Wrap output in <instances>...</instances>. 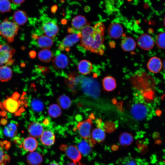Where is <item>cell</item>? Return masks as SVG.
<instances>
[{"label":"cell","instance_id":"cell-3","mask_svg":"<svg viewBox=\"0 0 165 165\" xmlns=\"http://www.w3.org/2000/svg\"><path fill=\"white\" fill-rule=\"evenodd\" d=\"M19 27L14 22L5 18L0 24V35L9 42H13L17 35Z\"/></svg>","mask_w":165,"mask_h":165},{"label":"cell","instance_id":"cell-30","mask_svg":"<svg viewBox=\"0 0 165 165\" xmlns=\"http://www.w3.org/2000/svg\"><path fill=\"white\" fill-rule=\"evenodd\" d=\"M38 57L41 61L45 63H49L53 57L51 52L48 49H43L38 53Z\"/></svg>","mask_w":165,"mask_h":165},{"label":"cell","instance_id":"cell-46","mask_svg":"<svg viewBox=\"0 0 165 165\" xmlns=\"http://www.w3.org/2000/svg\"><path fill=\"white\" fill-rule=\"evenodd\" d=\"M78 163L79 165H83V164H82V163H80V162Z\"/></svg>","mask_w":165,"mask_h":165},{"label":"cell","instance_id":"cell-11","mask_svg":"<svg viewBox=\"0 0 165 165\" xmlns=\"http://www.w3.org/2000/svg\"><path fill=\"white\" fill-rule=\"evenodd\" d=\"M107 31L109 36L111 38L116 39L119 38L122 36L123 30L121 24L118 23L114 22L109 25Z\"/></svg>","mask_w":165,"mask_h":165},{"label":"cell","instance_id":"cell-2","mask_svg":"<svg viewBox=\"0 0 165 165\" xmlns=\"http://www.w3.org/2000/svg\"><path fill=\"white\" fill-rule=\"evenodd\" d=\"M132 83L138 86L144 87L145 92L153 95L155 85L154 79L146 72L138 71L131 77Z\"/></svg>","mask_w":165,"mask_h":165},{"label":"cell","instance_id":"cell-29","mask_svg":"<svg viewBox=\"0 0 165 165\" xmlns=\"http://www.w3.org/2000/svg\"><path fill=\"white\" fill-rule=\"evenodd\" d=\"M133 138L132 135L129 133L124 132L121 134L119 137V142L123 146H127L133 142Z\"/></svg>","mask_w":165,"mask_h":165},{"label":"cell","instance_id":"cell-12","mask_svg":"<svg viewBox=\"0 0 165 165\" xmlns=\"http://www.w3.org/2000/svg\"><path fill=\"white\" fill-rule=\"evenodd\" d=\"M147 67L148 70L153 73H159L163 68V62L159 57L153 56L148 61Z\"/></svg>","mask_w":165,"mask_h":165},{"label":"cell","instance_id":"cell-13","mask_svg":"<svg viewBox=\"0 0 165 165\" xmlns=\"http://www.w3.org/2000/svg\"><path fill=\"white\" fill-rule=\"evenodd\" d=\"M69 62L68 57L64 54L61 53L54 57L53 60V65L54 69L60 70L66 68Z\"/></svg>","mask_w":165,"mask_h":165},{"label":"cell","instance_id":"cell-41","mask_svg":"<svg viewBox=\"0 0 165 165\" xmlns=\"http://www.w3.org/2000/svg\"><path fill=\"white\" fill-rule=\"evenodd\" d=\"M163 68L165 71V59L164 60L163 62Z\"/></svg>","mask_w":165,"mask_h":165},{"label":"cell","instance_id":"cell-31","mask_svg":"<svg viewBox=\"0 0 165 165\" xmlns=\"http://www.w3.org/2000/svg\"><path fill=\"white\" fill-rule=\"evenodd\" d=\"M57 102L62 108L67 109L71 106L72 103L70 98L68 96L62 95L59 97L57 100Z\"/></svg>","mask_w":165,"mask_h":165},{"label":"cell","instance_id":"cell-8","mask_svg":"<svg viewBox=\"0 0 165 165\" xmlns=\"http://www.w3.org/2000/svg\"><path fill=\"white\" fill-rule=\"evenodd\" d=\"M61 150L65 152L67 156L73 162L78 163L82 158V154L77 147L73 145H61Z\"/></svg>","mask_w":165,"mask_h":165},{"label":"cell","instance_id":"cell-16","mask_svg":"<svg viewBox=\"0 0 165 165\" xmlns=\"http://www.w3.org/2000/svg\"><path fill=\"white\" fill-rule=\"evenodd\" d=\"M94 144L90 138L84 139L79 143L77 148L82 155H87L91 152Z\"/></svg>","mask_w":165,"mask_h":165},{"label":"cell","instance_id":"cell-26","mask_svg":"<svg viewBox=\"0 0 165 165\" xmlns=\"http://www.w3.org/2000/svg\"><path fill=\"white\" fill-rule=\"evenodd\" d=\"M102 85L104 89L106 91H112L114 90L116 87V80L112 76H106L103 79Z\"/></svg>","mask_w":165,"mask_h":165},{"label":"cell","instance_id":"cell-14","mask_svg":"<svg viewBox=\"0 0 165 165\" xmlns=\"http://www.w3.org/2000/svg\"><path fill=\"white\" fill-rule=\"evenodd\" d=\"M42 28L46 36L50 38H53L59 31L58 25L52 21H49L44 23Z\"/></svg>","mask_w":165,"mask_h":165},{"label":"cell","instance_id":"cell-4","mask_svg":"<svg viewBox=\"0 0 165 165\" xmlns=\"http://www.w3.org/2000/svg\"><path fill=\"white\" fill-rule=\"evenodd\" d=\"M81 87L83 92L89 96L97 98L100 95V85L94 79L90 78H84L82 81Z\"/></svg>","mask_w":165,"mask_h":165},{"label":"cell","instance_id":"cell-36","mask_svg":"<svg viewBox=\"0 0 165 165\" xmlns=\"http://www.w3.org/2000/svg\"><path fill=\"white\" fill-rule=\"evenodd\" d=\"M118 162V165H137V160L130 157L121 158Z\"/></svg>","mask_w":165,"mask_h":165},{"label":"cell","instance_id":"cell-38","mask_svg":"<svg viewBox=\"0 0 165 165\" xmlns=\"http://www.w3.org/2000/svg\"><path fill=\"white\" fill-rule=\"evenodd\" d=\"M31 106L32 109L36 112L42 111L44 108V105L42 102L38 99H34L31 103Z\"/></svg>","mask_w":165,"mask_h":165},{"label":"cell","instance_id":"cell-32","mask_svg":"<svg viewBox=\"0 0 165 165\" xmlns=\"http://www.w3.org/2000/svg\"><path fill=\"white\" fill-rule=\"evenodd\" d=\"M17 130V125L14 123H9L4 128V132L8 137H14L16 132Z\"/></svg>","mask_w":165,"mask_h":165},{"label":"cell","instance_id":"cell-39","mask_svg":"<svg viewBox=\"0 0 165 165\" xmlns=\"http://www.w3.org/2000/svg\"><path fill=\"white\" fill-rule=\"evenodd\" d=\"M9 160V156L5 153L2 146L0 145V165H6Z\"/></svg>","mask_w":165,"mask_h":165},{"label":"cell","instance_id":"cell-27","mask_svg":"<svg viewBox=\"0 0 165 165\" xmlns=\"http://www.w3.org/2000/svg\"><path fill=\"white\" fill-rule=\"evenodd\" d=\"M78 68L79 72L84 75L89 74L93 70L91 62L85 60H82L79 62Z\"/></svg>","mask_w":165,"mask_h":165},{"label":"cell","instance_id":"cell-23","mask_svg":"<svg viewBox=\"0 0 165 165\" xmlns=\"http://www.w3.org/2000/svg\"><path fill=\"white\" fill-rule=\"evenodd\" d=\"M91 135V138L90 139L94 144L102 141L105 138V134L103 129L98 127L93 130Z\"/></svg>","mask_w":165,"mask_h":165},{"label":"cell","instance_id":"cell-45","mask_svg":"<svg viewBox=\"0 0 165 165\" xmlns=\"http://www.w3.org/2000/svg\"><path fill=\"white\" fill-rule=\"evenodd\" d=\"M163 24L164 27L165 28V17H164L163 20Z\"/></svg>","mask_w":165,"mask_h":165},{"label":"cell","instance_id":"cell-7","mask_svg":"<svg viewBox=\"0 0 165 165\" xmlns=\"http://www.w3.org/2000/svg\"><path fill=\"white\" fill-rule=\"evenodd\" d=\"M94 116L90 115V116L87 119L79 122L77 126L79 133L82 138L86 140L90 139L91 136V131L92 125V119Z\"/></svg>","mask_w":165,"mask_h":165},{"label":"cell","instance_id":"cell-24","mask_svg":"<svg viewBox=\"0 0 165 165\" xmlns=\"http://www.w3.org/2000/svg\"><path fill=\"white\" fill-rule=\"evenodd\" d=\"M42 160L41 155L36 152H31L27 158V162L29 165H39Z\"/></svg>","mask_w":165,"mask_h":165},{"label":"cell","instance_id":"cell-1","mask_svg":"<svg viewBox=\"0 0 165 165\" xmlns=\"http://www.w3.org/2000/svg\"><path fill=\"white\" fill-rule=\"evenodd\" d=\"M105 29L102 22L98 23L94 26L88 24L81 30L80 45L92 53L103 55L105 49Z\"/></svg>","mask_w":165,"mask_h":165},{"label":"cell","instance_id":"cell-20","mask_svg":"<svg viewBox=\"0 0 165 165\" xmlns=\"http://www.w3.org/2000/svg\"><path fill=\"white\" fill-rule=\"evenodd\" d=\"M40 137L41 142L45 146H51L55 142V136L54 134L50 130H46L43 131Z\"/></svg>","mask_w":165,"mask_h":165},{"label":"cell","instance_id":"cell-44","mask_svg":"<svg viewBox=\"0 0 165 165\" xmlns=\"http://www.w3.org/2000/svg\"><path fill=\"white\" fill-rule=\"evenodd\" d=\"M98 165H113L112 164H102V163H101V164H98Z\"/></svg>","mask_w":165,"mask_h":165},{"label":"cell","instance_id":"cell-40","mask_svg":"<svg viewBox=\"0 0 165 165\" xmlns=\"http://www.w3.org/2000/svg\"><path fill=\"white\" fill-rule=\"evenodd\" d=\"M13 3L16 5H19L23 3L25 0H10Z\"/></svg>","mask_w":165,"mask_h":165},{"label":"cell","instance_id":"cell-15","mask_svg":"<svg viewBox=\"0 0 165 165\" xmlns=\"http://www.w3.org/2000/svg\"><path fill=\"white\" fill-rule=\"evenodd\" d=\"M28 130L29 135L34 138L41 137L43 132L42 126L37 122L30 123L28 127Z\"/></svg>","mask_w":165,"mask_h":165},{"label":"cell","instance_id":"cell-18","mask_svg":"<svg viewBox=\"0 0 165 165\" xmlns=\"http://www.w3.org/2000/svg\"><path fill=\"white\" fill-rule=\"evenodd\" d=\"M20 104L19 101L11 97L8 98L3 102L4 108L11 113H14L16 111Z\"/></svg>","mask_w":165,"mask_h":165},{"label":"cell","instance_id":"cell-33","mask_svg":"<svg viewBox=\"0 0 165 165\" xmlns=\"http://www.w3.org/2000/svg\"><path fill=\"white\" fill-rule=\"evenodd\" d=\"M49 115L53 118H56L60 116L61 113L60 106L57 105L53 104L50 105L48 110Z\"/></svg>","mask_w":165,"mask_h":165},{"label":"cell","instance_id":"cell-19","mask_svg":"<svg viewBox=\"0 0 165 165\" xmlns=\"http://www.w3.org/2000/svg\"><path fill=\"white\" fill-rule=\"evenodd\" d=\"M136 45L134 39L131 37L124 38L122 40L121 46L122 50L126 52H130L134 50Z\"/></svg>","mask_w":165,"mask_h":165},{"label":"cell","instance_id":"cell-21","mask_svg":"<svg viewBox=\"0 0 165 165\" xmlns=\"http://www.w3.org/2000/svg\"><path fill=\"white\" fill-rule=\"evenodd\" d=\"M38 145L37 141L35 138L32 137H28L25 139L22 144L24 149L30 152L34 151L37 148Z\"/></svg>","mask_w":165,"mask_h":165},{"label":"cell","instance_id":"cell-37","mask_svg":"<svg viewBox=\"0 0 165 165\" xmlns=\"http://www.w3.org/2000/svg\"><path fill=\"white\" fill-rule=\"evenodd\" d=\"M11 4L9 0H0V12L4 13L11 11Z\"/></svg>","mask_w":165,"mask_h":165},{"label":"cell","instance_id":"cell-22","mask_svg":"<svg viewBox=\"0 0 165 165\" xmlns=\"http://www.w3.org/2000/svg\"><path fill=\"white\" fill-rule=\"evenodd\" d=\"M28 19L27 13L22 10H17L13 14V20L14 22L19 25L24 24L27 22Z\"/></svg>","mask_w":165,"mask_h":165},{"label":"cell","instance_id":"cell-17","mask_svg":"<svg viewBox=\"0 0 165 165\" xmlns=\"http://www.w3.org/2000/svg\"><path fill=\"white\" fill-rule=\"evenodd\" d=\"M88 24L87 20L85 17L80 15L74 17L72 20L71 22L72 28L77 31L81 30Z\"/></svg>","mask_w":165,"mask_h":165},{"label":"cell","instance_id":"cell-28","mask_svg":"<svg viewBox=\"0 0 165 165\" xmlns=\"http://www.w3.org/2000/svg\"><path fill=\"white\" fill-rule=\"evenodd\" d=\"M12 71L11 68L6 65L0 66V81L7 82L12 78Z\"/></svg>","mask_w":165,"mask_h":165},{"label":"cell","instance_id":"cell-42","mask_svg":"<svg viewBox=\"0 0 165 165\" xmlns=\"http://www.w3.org/2000/svg\"><path fill=\"white\" fill-rule=\"evenodd\" d=\"M67 165H79V164L78 163H75L73 162L72 163H70Z\"/></svg>","mask_w":165,"mask_h":165},{"label":"cell","instance_id":"cell-25","mask_svg":"<svg viewBox=\"0 0 165 165\" xmlns=\"http://www.w3.org/2000/svg\"><path fill=\"white\" fill-rule=\"evenodd\" d=\"M37 43L39 47L43 49H48L53 45L52 39L46 35H41L37 37Z\"/></svg>","mask_w":165,"mask_h":165},{"label":"cell","instance_id":"cell-9","mask_svg":"<svg viewBox=\"0 0 165 165\" xmlns=\"http://www.w3.org/2000/svg\"><path fill=\"white\" fill-rule=\"evenodd\" d=\"M80 31L78 34L72 33L67 36L59 46L60 50H65L68 52L70 48L78 42L81 38Z\"/></svg>","mask_w":165,"mask_h":165},{"label":"cell","instance_id":"cell-34","mask_svg":"<svg viewBox=\"0 0 165 165\" xmlns=\"http://www.w3.org/2000/svg\"><path fill=\"white\" fill-rule=\"evenodd\" d=\"M79 80V75L76 72H73L70 73L68 79L66 80L67 84L72 87L77 84Z\"/></svg>","mask_w":165,"mask_h":165},{"label":"cell","instance_id":"cell-35","mask_svg":"<svg viewBox=\"0 0 165 165\" xmlns=\"http://www.w3.org/2000/svg\"><path fill=\"white\" fill-rule=\"evenodd\" d=\"M155 42L159 48L165 50V32L159 33L156 36Z\"/></svg>","mask_w":165,"mask_h":165},{"label":"cell","instance_id":"cell-6","mask_svg":"<svg viewBox=\"0 0 165 165\" xmlns=\"http://www.w3.org/2000/svg\"><path fill=\"white\" fill-rule=\"evenodd\" d=\"M15 50L7 43L0 44V66L12 64L14 62L12 57Z\"/></svg>","mask_w":165,"mask_h":165},{"label":"cell","instance_id":"cell-5","mask_svg":"<svg viewBox=\"0 0 165 165\" xmlns=\"http://www.w3.org/2000/svg\"><path fill=\"white\" fill-rule=\"evenodd\" d=\"M130 110L132 117L138 121L144 120L149 113L148 106L143 101H135L131 105Z\"/></svg>","mask_w":165,"mask_h":165},{"label":"cell","instance_id":"cell-43","mask_svg":"<svg viewBox=\"0 0 165 165\" xmlns=\"http://www.w3.org/2000/svg\"><path fill=\"white\" fill-rule=\"evenodd\" d=\"M49 165H59V164L56 162H53L51 163Z\"/></svg>","mask_w":165,"mask_h":165},{"label":"cell","instance_id":"cell-10","mask_svg":"<svg viewBox=\"0 0 165 165\" xmlns=\"http://www.w3.org/2000/svg\"><path fill=\"white\" fill-rule=\"evenodd\" d=\"M155 42L153 38L146 33L143 34L139 36L137 41L138 46L142 49L146 51L152 49L154 46Z\"/></svg>","mask_w":165,"mask_h":165}]
</instances>
